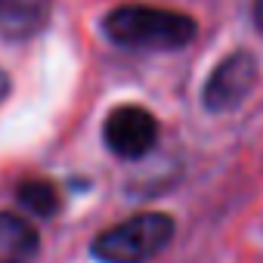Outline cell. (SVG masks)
<instances>
[{
    "instance_id": "cell-1",
    "label": "cell",
    "mask_w": 263,
    "mask_h": 263,
    "mask_svg": "<svg viewBox=\"0 0 263 263\" xmlns=\"http://www.w3.org/2000/svg\"><path fill=\"white\" fill-rule=\"evenodd\" d=\"M102 28L118 47L130 50H183L195 37V22L186 13L146 4H127L111 10Z\"/></svg>"
},
{
    "instance_id": "cell-2",
    "label": "cell",
    "mask_w": 263,
    "mask_h": 263,
    "mask_svg": "<svg viewBox=\"0 0 263 263\" xmlns=\"http://www.w3.org/2000/svg\"><path fill=\"white\" fill-rule=\"evenodd\" d=\"M174 238V220L143 211L93 238V257L102 263H146Z\"/></svg>"
},
{
    "instance_id": "cell-3",
    "label": "cell",
    "mask_w": 263,
    "mask_h": 263,
    "mask_svg": "<svg viewBox=\"0 0 263 263\" xmlns=\"http://www.w3.org/2000/svg\"><path fill=\"white\" fill-rule=\"evenodd\" d=\"M102 134L118 158H143L158 143V121L140 105H121L105 118Z\"/></svg>"
},
{
    "instance_id": "cell-4",
    "label": "cell",
    "mask_w": 263,
    "mask_h": 263,
    "mask_svg": "<svg viewBox=\"0 0 263 263\" xmlns=\"http://www.w3.org/2000/svg\"><path fill=\"white\" fill-rule=\"evenodd\" d=\"M257 84V62L248 53H232L226 56L208 78L204 84V108L208 111H226L235 108Z\"/></svg>"
},
{
    "instance_id": "cell-5",
    "label": "cell",
    "mask_w": 263,
    "mask_h": 263,
    "mask_svg": "<svg viewBox=\"0 0 263 263\" xmlns=\"http://www.w3.org/2000/svg\"><path fill=\"white\" fill-rule=\"evenodd\" d=\"M37 245V229L28 220L16 214H0V263H31Z\"/></svg>"
},
{
    "instance_id": "cell-6",
    "label": "cell",
    "mask_w": 263,
    "mask_h": 263,
    "mask_svg": "<svg viewBox=\"0 0 263 263\" xmlns=\"http://www.w3.org/2000/svg\"><path fill=\"white\" fill-rule=\"evenodd\" d=\"M50 0H0V28L13 37L31 34L44 16H47Z\"/></svg>"
},
{
    "instance_id": "cell-7",
    "label": "cell",
    "mask_w": 263,
    "mask_h": 263,
    "mask_svg": "<svg viewBox=\"0 0 263 263\" xmlns=\"http://www.w3.org/2000/svg\"><path fill=\"white\" fill-rule=\"evenodd\" d=\"M19 201H22L28 211L41 214V217H50V214L59 208V195H56L53 183H44V180H28V183H22V186H19Z\"/></svg>"
},
{
    "instance_id": "cell-8",
    "label": "cell",
    "mask_w": 263,
    "mask_h": 263,
    "mask_svg": "<svg viewBox=\"0 0 263 263\" xmlns=\"http://www.w3.org/2000/svg\"><path fill=\"white\" fill-rule=\"evenodd\" d=\"M254 25L263 31V0H254Z\"/></svg>"
},
{
    "instance_id": "cell-9",
    "label": "cell",
    "mask_w": 263,
    "mask_h": 263,
    "mask_svg": "<svg viewBox=\"0 0 263 263\" xmlns=\"http://www.w3.org/2000/svg\"><path fill=\"white\" fill-rule=\"evenodd\" d=\"M4 90H7V78L0 74V96H4Z\"/></svg>"
}]
</instances>
